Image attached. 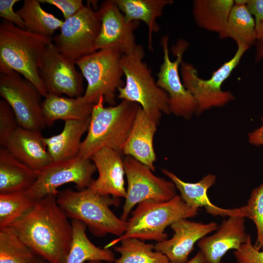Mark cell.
<instances>
[{"instance_id": "obj_7", "label": "cell", "mask_w": 263, "mask_h": 263, "mask_svg": "<svg viewBox=\"0 0 263 263\" xmlns=\"http://www.w3.org/2000/svg\"><path fill=\"white\" fill-rule=\"evenodd\" d=\"M122 54L111 48L97 50L75 61L87 87L84 100L95 104L101 97L111 106L115 105L118 89L124 85V73L120 64Z\"/></svg>"}, {"instance_id": "obj_12", "label": "cell", "mask_w": 263, "mask_h": 263, "mask_svg": "<svg viewBox=\"0 0 263 263\" xmlns=\"http://www.w3.org/2000/svg\"><path fill=\"white\" fill-rule=\"evenodd\" d=\"M100 27L98 10L88 2L71 17L64 20L53 43L64 55L74 61L95 51V41Z\"/></svg>"}, {"instance_id": "obj_1", "label": "cell", "mask_w": 263, "mask_h": 263, "mask_svg": "<svg viewBox=\"0 0 263 263\" xmlns=\"http://www.w3.org/2000/svg\"><path fill=\"white\" fill-rule=\"evenodd\" d=\"M56 196L38 201L10 226L35 254L50 263H65L73 239V227Z\"/></svg>"}, {"instance_id": "obj_9", "label": "cell", "mask_w": 263, "mask_h": 263, "mask_svg": "<svg viewBox=\"0 0 263 263\" xmlns=\"http://www.w3.org/2000/svg\"><path fill=\"white\" fill-rule=\"evenodd\" d=\"M0 95L12 109L19 127L41 131L47 127L41 107L42 95L20 74L0 68Z\"/></svg>"}, {"instance_id": "obj_39", "label": "cell", "mask_w": 263, "mask_h": 263, "mask_svg": "<svg viewBox=\"0 0 263 263\" xmlns=\"http://www.w3.org/2000/svg\"><path fill=\"white\" fill-rule=\"evenodd\" d=\"M262 124L258 129L248 133V141L250 144L257 146H263V117H261Z\"/></svg>"}, {"instance_id": "obj_21", "label": "cell", "mask_w": 263, "mask_h": 263, "mask_svg": "<svg viewBox=\"0 0 263 263\" xmlns=\"http://www.w3.org/2000/svg\"><path fill=\"white\" fill-rule=\"evenodd\" d=\"M43 138L41 131L19 127L4 147L21 162L38 170L53 161Z\"/></svg>"}, {"instance_id": "obj_16", "label": "cell", "mask_w": 263, "mask_h": 263, "mask_svg": "<svg viewBox=\"0 0 263 263\" xmlns=\"http://www.w3.org/2000/svg\"><path fill=\"white\" fill-rule=\"evenodd\" d=\"M170 227L174 232L173 236L157 243L154 250L163 253L170 262L185 263L188 261L196 243L216 230L219 225L215 222L204 224L183 219L173 223Z\"/></svg>"}, {"instance_id": "obj_40", "label": "cell", "mask_w": 263, "mask_h": 263, "mask_svg": "<svg viewBox=\"0 0 263 263\" xmlns=\"http://www.w3.org/2000/svg\"><path fill=\"white\" fill-rule=\"evenodd\" d=\"M169 263H177L170 261ZM185 263H205V260L202 253L199 250L192 258Z\"/></svg>"}, {"instance_id": "obj_29", "label": "cell", "mask_w": 263, "mask_h": 263, "mask_svg": "<svg viewBox=\"0 0 263 263\" xmlns=\"http://www.w3.org/2000/svg\"><path fill=\"white\" fill-rule=\"evenodd\" d=\"M16 12L23 20L26 30L51 36L60 29L64 20L45 11L38 0H25Z\"/></svg>"}, {"instance_id": "obj_37", "label": "cell", "mask_w": 263, "mask_h": 263, "mask_svg": "<svg viewBox=\"0 0 263 263\" xmlns=\"http://www.w3.org/2000/svg\"><path fill=\"white\" fill-rule=\"evenodd\" d=\"M246 5L254 17L257 40H263V0H247Z\"/></svg>"}, {"instance_id": "obj_19", "label": "cell", "mask_w": 263, "mask_h": 263, "mask_svg": "<svg viewBox=\"0 0 263 263\" xmlns=\"http://www.w3.org/2000/svg\"><path fill=\"white\" fill-rule=\"evenodd\" d=\"M157 125L140 107L122 150V154L131 156L153 172L156 160L153 139Z\"/></svg>"}, {"instance_id": "obj_43", "label": "cell", "mask_w": 263, "mask_h": 263, "mask_svg": "<svg viewBox=\"0 0 263 263\" xmlns=\"http://www.w3.org/2000/svg\"><path fill=\"white\" fill-rule=\"evenodd\" d=\"M88 263H102L101 261H92L88 262Z\"/></svg>"}, {"instance_id": "obj_33", "label": "cell", "mask_w": 263, "mask_h": 263, "mask_svg": "<svg viewBox=\"0 0 263 263\" xmlns=\"http://www.w3.org/2000/svg\"><path fill=\"white\" fill-rule=\"evenodd\" d=\"M243 208L245 217L251 220L256 228L254 246L261 250L263 247V182L252 190L247 204Z\"/></svg>"}, {"instance_id": "obj_14", "label": "cell", "mask_w": 263, "mask_h": 263, "mask_svg": "<svg viewBox=\"0 0 263 263\" xmlns=\"http://www.w3.org/2000/svg\"><path fill=\"white\" fill-rule=\"evenodd\" d=\"M75 65V62L62 54L53 42L47 46L39 71L48 94L70 97L83 95V76Z\"/></svg>"}, {"instance_id": "obj_20", "label": "cell", "mask_w": 263, "mask_h": 263, "mask_svg": "<svg viewBox=\"0 0 263 263\" xmlns=\"http://www.w3.org/2000/svg\"><path fill=\"white\" fill-rule=\"evenodd\" d=\"M162 172L174 184L182 200L190 207L198 209L203 207L208 213L214 216H241L245 217L243 207L225 209L217 207L210 202L207 192L216 182L215 175L208 174L196 183H188L183 181L167 169H163Z\"/></svg>"}, {"instance_id": "obj_38", "label": "cell", "mask_w": 263, "mask_h": 263, "mask_svg": "<svg viewBox=\"0 0 263 263\" xmlns=\"http://www.w3.org/2000/svg\"><path fill=\"white\" fill-rule=\"evenodd\" d=\"M19 0H0V17L18 27L26 29L24 22L20 17L15 12L13 7Z\"/></svg>"}, {"instance_id": "obj_4", "label": "cell", "mask_w": 263, "mask_h": 263, "mask_svg": "<svg viewBox=\"0 0 263 263\" xmlns=\"http://www.w3.org/2000/svg\"><path fill=\"white\" fill-rule=\"evenodd\" d=\"M56 201L71 220L84 223L94 236L104 237L111 234L120 237L125 232L128 222L117 217L111 210L117 199L100 195L89 188L74 191H59Z\"/></svg>"}, {"instance_id": "obj_6", "label": "cell", "mask_w": 263, "mask_h": 263, "mask_svg": "<svg viewBox=\"0 0 263 263\" xmlns=\"http://www.w3.org/2000/svg\"><path fill=\"white\" fill-rule=\"evenodd\" d=\"M144 56L141 45L132 54L122 55L120 64L125 83L118 89L117 97L138 104L158 125L162 113H170L168 95L157 85L151 69L143 61Z\"/></svg>"}, {"instance_id": "obj_26", "label": "cell", "mask_w": 263, "mask_h": 263, "mask_svg": "<svg viewBox=\"0 0 263 263\" xmlns=\"http://www.w3.org/2000/svg\"><path fill=\"white\" fill-rule=\"evenodd\" d=\"M73 239L65 263H84L99 261L108 263L115 260L113 252L109 248H101L94 245L87 236V226L82 222L71 220Z\"/></svg>"}, {"instance_id": "obj_25", "label": "cell", "mask_w": 263, "mask_h": 263, "mask_svg": "<svg viewBox=\"0 0 263 263\" xmlns=\"http://www.w3.org/2000/svg\"><path fill=\"white\" fill-rule=\"evenodd\" d=\"M118 8L129 22L141 20L148 29V48L153 50L152 37L159 32L156 22L163 15L164 8L173 3L172 0H114Z\"/></svg>"}, {"instance_id": "obj_36", "label": "cell", "mask_w": 263, "mask_h": 263, "mask_svg": "<svg viewBox=\"0 0 263 263\" xmlns=\"http://www.w3.org/2000/svg\"><path fill=\"white\" fill-rule=\"evenodd\" d=\"M40 3H47L59 9L65 19H67L75 15L85 5L82 0H38Z\"/></svg>"}, {"instance_id": "obj_15", "label": "cell", "mask_w": 263, "mask_h": 263, "mask_svg": "<svg viewBox=\"0 0 263 263\" xmlns=\"http://www.w3.org/2000/svg\"><path fill=\"white\" fill-rule=\"evenodd\" d=\"M100 27L95 48L114 49L122 55L134 53L140 45L135 41L134 31L139 21H128L114 0L103 1L98 10Z\"/></svg>"}, {"instance_id": "obj_23", "label": "cell", "mask_w": 263, "mask_h": 263, "mask_svg": "<svg viewBox=\"0 0 263 263\" xmlns=\"http://www.w3.org/2000/svg\"><path fill=\"white\" fill-rule=\"evenodd\" d=\"M37 178V170L21 162L5 147H0V194L27 191Z\"/></svg>"}, {"instance_id": "obj_41", "label": "cell", "mask_w": 263, "mask_h": 263, "mask_svg": "<svg viewBox=\"0 0 263 263\" xmlns=\"http://www.w3.org/2000/svg\"><path fill=\"white\" fill-rule=\"evenodd\" d=\"M263 57V40L258 42L255 56V60L258 61Z\"/></svg>"}, {"instance_id": "obj_17", "label": "cell", "mask_w": 263, "mask_h": 263, "mask_svg": "<svg viewBox=\"0 0 263 263\" xmlns=\"http://www.w3.org/2000/svg\"><path fill=\"white\" fill-rule=\"evenodd\" d=\"M122 153L104 148L91 158L98 172V177L92 181L89 188L103 196H112L117 199L125 198V171Z\"/></svg>"}, {"instance_id": "obj_42", "label": "cell", "mask_w": 263, "mask_h": 263, "mask_svg": "<svg viewBox=\"0 0 263 263\" xmlns=\"http://www.w3.org/2000/svg\"><path fill=\"white\" fill-rule=\"evenodd\" d=\"M33 263H50L46 261L44 259L38 256Z\"/></svg>"}, {"instance_id": "obj_30", "label": "cell", "mask_w": 263, "mask_h": 263, "mask_svg": "<svg viewBox=\"0 0 263 263\" xmlns=\"http://www.w3.org/2000/svg\"><path fill=\"white\" fill-rule=\"evenodd\" d=\"M121 244L114 247L120 254L114 263H169L168 257L163 253L154 251V245L146 243L136 238L121 240Z\"/></svg>"}, {"instance_id": "obj_24", "label": "cell", "mask_w": 263, "mask_h": 263, "mask_svg": "<svg viewBox=\"0 0 263 263\" xmlns=\"http://www.w3.org/2000/svg\"><path fill=\"white\" fill-rule=\"evenodd\" d=\"M94 104L86 102L83 96L67 97L48 94L41 107L46 126L58 120H81L90 117Z\"/></svg>"}, {"instance_id": "obj_10", "label": "cell", "mask_w": 263, "mask_h": 263, "mask_svg": "<svg viewBox=\"0 0 263 263\" xmlns=\"http://www.w3.org/2000/svg\"><path fill=\"white\" fill-rule=\"evenodd\" d=\"M96 170L91 159L77 156L71 159L53 161L37 170V179L27 192L37 202L50 195L57 196L58 188L66 184L74 183L78 190L87 188Z\"/></svg>"}, {"instance_id": "obj_2", "label": "cell", "mask_w": 263, "mask_h": 263, "mask_svg": "<svg viewBox=\"0 0 263 263\" xmlns=\"http://www.w3.org/2000/svg\"><path fill=\"white\" fill-rule=\"evenodd\" d=\"M53 41L51 36L31 32L3 19L0 24V68L19 73L45 97L48 93L39 69Z\"/></svg>"}, {"instance_id": "obj_5", "label": "cell", "mask_w": 263, "mask_h": 263, "mask_svg": "<svg viewBox=\"0 0 263 263\" xmlns=\"http://www.w3.org/2000/svg\"><path fill=\"white\" fill-rule=\"evenodd\" d=\"M198 210L187 204L178 195L166 202L143 201L132 212L124 234L105 247L109 248L123 239L131 238L157 243L164 241L168 238L165 232L167 226L180 219L196 216Z\"/></svg>"}, {"instance_id": "obj_32", "label": "cell", "mask_w": 263, "mask_h": 263, "mask_svg": "<svg viewBox=\"0 0 263 263\" xmlns=\"http://www.w3.org/2000/svg\"><path fill=\"white\" fill-rule=\"evenodd\" d=\"M36 203L27 191L0 194V227L10 226L27 213Z\"/></svg>"}, {"instance_id": "obj_11", "label": "cell", "mask_w": 263, "mask_h": 263, "mask_svg": "<svg viewBox=\"0 0 263 263\" xmlns=\"http://www.w3.org/2000/svg\"><path fill=\"white\" fill-rule=\"evenodd\" d=\"M169 36L162 37L161 45L163 52V62L157 74V85L168 95L170 113L189 119L197 113V104L191 94L184 85L179 73V67L188 44L180 39L172 48L176 59L171 61L169 56Z\"/></svg>"}, {"instance_id": "obj_28", "label": "cell", "mask_w": 263, "mask_h": 263, "mask_svg": "<svg viewBox=\"0 0 263 263\" xmlns=\"http://www.w3.org/2000/svg\"><path fill=\"white\" fill-rule=\"evenodd\" d=\"M221 38H231L237 45L244 44L250 47L256 38L255 20L248 11L246 3H235L232 7L226 24L219 34Z\"/></svg>"}, {"instance_id": "obj_22", "label": "cell", "mask_w": 263, "mask_h": 263, "mask_svg": "<svg viewBox=\"0 0 263 263\" xmlns=\"http://www.w3.org/2000/svg\"><path fill=\"white\" fill-rule=\"evenodd\" d=\"M90 117L66 120L60 133L43 138L53 161L71 159L78 156L82 142L81 138L87 132Z\"/></svg>"}, {"instance_id": "obj_3", "label": "cell", "mask_w": 263, "mask_h": 263, "mask_svg": "<svg viewBox=\"0 0 263 263\" xmlns=\"http://www.w3.org/2000/svg\"><path fill=\"white\" fill-rule=\"evenodd\" d=\"M104 103L102 96L94 106L79 157L91 159L95 153L104 148L122 153L140 106L125 100L109 107H105Z\"/></svg>"}, {"instance_id": "obj_18", "label": "cell", "mask_w": 263, "mask_h": 263, "mask_svg": "<svg viewBox=\"0 0 263 263\" xmlns=\"http://www.w3.org/2000/svg\"><path fill=\"white\" fill-rule=\"evenodd\" d=\"M216 230L197 242L205 263H222V258L226 252L239 249L249 235L245 230V217L241 216L228 217Z\"/></svg>"}, {"instance_id": "obj_34", "label": "cell", "mask_w": 263, "mask_h": 263, "mask_svg": "<svg viewBox=\"0 0 263 263\" xmlns=\"http://www.w3.org/2000/svg\"><path fill=\"white\" fill-rule=\"evenodd\" d=\"M19 127L16 116L8 103L0 100V145L4 147L7 140Z\"/></svg>"}, {"instance_id": "obj_35", "label": "cell", "mask_w": 263, "mask_h": 263, "mask_svg": "<svg viewBox=\"0 0 263 263\" xmlns=\"http://www.w3.org/2000/svg\"><path fill=\"white\" fill-rule=\"evenodd\" d=\"M233 255L237 263H263V247L261 250L257 249L249 234L240 248L234 251Z\"/></svg>"}, {"instance_id": "obj_8", "label": "cell", "mask_w": 263, "mask_h": 263, "mask_svg": "<svg viewBox=\"0 0 263 263\" xmlns=\"http://www.w3.org/2000/svg\"><path fill=\"white\" fill-rule=\"evenodd\" d=\"M234 56L213 72L208 79L201 78L191 64L182 61L180 66L183 83L191 94L197 104V114L212 107H222L234 99L229 91L222 90V85L239 64L242 56L250 47L237 45Z\"/></svg>"}, {"instance_id": "obj_27", "label": "cell", "mask_w": 263, "mask_h": 263, "mask_svg": "<svg viewBox=\"0 0 263 263\" xmlns=\"http://www.w3.org/2000/svg\"><path fill=\"white\" fill-rule=\"evenodd\" d=\"M234 4L233 0H195L192 14L198 26L220 34L226 24Z\"/></svg>"}, {"instance_id": "obj_31", "label": "cell", "mask_w": 263, "mask_h": 263, "mask_svg": "<svg viewBox=\"0 0 263 263\" xmlns=\"http://www.w3.org/2000/svg\"><path fill=\"white\" fill-rule=\"evenodd\" d=\"M37 257L12 227H0V263H33Z\"/></svg>"}, {"instance_id": "obj_13", "label": "cell", "mask_w": 263, "mask_h": 263, "mask_svg": "<svg viewBox=\"0 0 263 263\" xmlns=\"http://www.w3.org/2000/svg\"><path fill=\"white\" fill-rule=\"evenodd\" d=\"M128 186L121 218L126 221L133 207L146 201L166 202L176 194L171 181L158 177L147 166L130 156L124 159Z\"/></svg>"}]
</instances>
